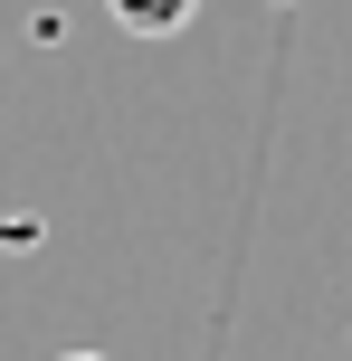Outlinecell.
<instances>
[{"mask_svg":"<svg viewBox=\"0 0 352 361\" xmlns=\"http://www.w3.org/2000/svg\"><path fill=\"white\" fill-rule=\"evenodd\" d=\"M67 361H95V352H67Z\"/></svg>","mask_w":352,"mask_h":361,"instance_id":"7a4b0ae2","label":"cell"},{"mask_svg":"<svg viewBox=\"0 0 352 361\" xmlns=\"http://www.w3.org/2000/svg\"><path fill=\"white\" fill-rule=\"evenodd\" d=\"M105 10H114V29H124V38H171V29H190L200 0H105Z\"/></svg>","mask_w":352,"mask_h":361,"instance_id":"6da1fadb","label":"cell"}]
</instances>
